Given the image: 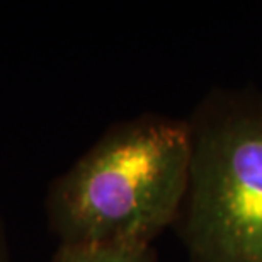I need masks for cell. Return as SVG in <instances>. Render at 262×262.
<instances>
[{"mask_svg": "<svg viewBox=\"0 0 262 262\" xmlns=\"http://www.w3.org/2000/svg\"><path fill=\"white\" fill-rule=\"evenodd\" d=\"M187 119L143 114L107 129L48 196L60 244L154 245L174 227L187 191Z\"/></svg>", "mask_w": 262, "mask_h": 262, "instance_id": "6da1fadb", "label": "cell"}, {"mask_svg": "<svg viewBox=\"0 0 262 262\" xmlns=\"http://www.w3.org/2000/svg\"><path fill=\"white\" fill-rule=\"evenodd\" d=\"M187 123L189 182L174 228L189 262H262V92L214 89Z\"/></svg>", "mask_w": 262, "mask_h": 262, "instance_id": "7a4b0ae2", "label": "cell"}, {"mask_svg": "<svg viewBox=\"0 0 262 262\" xmlns=\"http://www.w3.org/2000/svg\"><path fill=\"white\" fill-rule=\"evenodd\" d=\"M51 262H159L154 245L60 244Z\"/></svg>", "mask_w": 262, "mask_h": 262, "instance_id": "3957f363", "label": "cell"}, {"mask_svg": "<svg viewBox=\"0 0 262 262\" xmlns=\"http://www.w3.org/2000/svg\"><path fill=\"white\" fill-rule=\"evenodd\" d=\"M0 262H7V260H5V250H4L2 240H0Z\"/></svg>", "mask_w": 262, "mask_h": 262, "instance_id": "277c9868", "label": "cell"}]
</instances>
